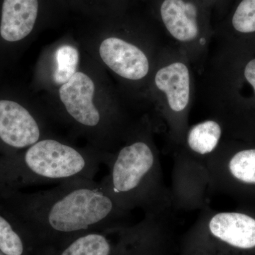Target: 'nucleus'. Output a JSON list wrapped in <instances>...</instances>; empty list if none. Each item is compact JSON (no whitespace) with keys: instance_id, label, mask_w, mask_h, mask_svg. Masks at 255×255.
I'll list each match as a JSON object with an SVG mask.
<instances>
[{"instance_id":"1","label":"nucleus","mask_w":255,"mask_h":255,"mask_svg":"<svg viewBox=\"0 0 255 255\" xmlns=\"http://www.w3.org/2000/svg\"><path fill=\"white\" fill-rule=\"evenodd\" d=\"M0 204L21 224L53 236L80 234L130 214L95 180L61 183L38 192L6 191L0 194Z\"/></svg>"},{"instance_id":"2","label":"nucleus","mask_w":255,"mask_h":255,"mask_svg":"<svg viewBox=\"0 0 255 255\" xmlns=\"http://www.w3.org/2000/svg\"><path fill=\"white\" fill-rule=\"evenodd\" d=\"M105 155L52 138L38 140L21 152L0 155V194L25 186L94 180Z\"/></svg>"},{"instance_id":"3","label":"nucleus","mask_w":255,"mask_h":255,"mask_svg":"<svg viewBox=\"0 0 255 255\" xmlns=\"http://www.w3.org/2000/svg\"><path fill=\"white\" fill-rule=\"evenodd\" d=\"M106 190L126 211L141 209L145 215L167 216L172 206L164 184L158 152L147 138L130 140L107 159Z\"/></svg>"},{"instance_id":"4","label":"nucleus","mask_w":255,"mask_h":255,"mask_svg":"<svg viewBox=\"0 0 255 255\" xmlns=\"http://www.w3.org/2000/svg\"><path fill=\"white\" fill-rule=\"evenodd\" d=\"M196 233L206 241L241 250L255 248V219L240 212H217L206 206L196 223Z\"/></svg>"},{"instance_id":"5","label":"nucleus","mask_w":255,"mask_h":255,"mask_svg":"<svg viewBox=\"0 0 255 255\" xmlns=\"http://www.w3.org/2000/svg\"><path fill=\"white\" fill-rule=\"evenodd\" d=\"M173 182L170 191L172 206L183 210L204 209L209 193L206 160L191 156L184 150L174 159Z\"/></svg>"},{"instance_id":"6","label":"nucleus","mask_w":255,"mask_h":255,"mask_svg":"<svg viewBox=\"0 0 255 255\" xmlns=\"http://www.w3.org/2000/svg\"><path fill=\"white\" fill-rule=\"evenodd\" d=\"M41 139L34 116L16 101L0 99V155L21 152Z\"/></svg>"},{"instance_id":"7","label":"nucleus","mask_w":255,"mask_h":255,"mask_svg":"<svg viewBox=\"0 0 255 255\" xmlns=\"http://www.w3.org/2000/svg\"><path fill=\"white\" fill-rule=\"evenodd\" d=\"M156 87L166 96L170 124L177 142L185 137L184 114L190 100V75L182 62H174L159 69L155 77Z\"/></svg>"},{"instance_id":"8","label":"nucleus","mask_w":255,"mask_h":255,"mask_svg":"<svg viewBox=\"0 0 255 255\" xmlns=\"http://www.w3.org/2000/svg\"><path fill=\"white\" fill-rule=\"evenodd\" d=\"M208 6L203 0H157V16L174 39L189 43L200 33Z\"/></svg>"},{"instance_id":"9","label":"nucleus","mask_w":255,"mask_h":255,"mask_svg":"<svg viewBox=\"0 0 255 255\" xmlns=\"http://www.w3.org/2000/svg\"><path fill=\"white\" fill-rule=\"evenodd\" d=\"M95 91V83L82 72H77L59 90L60 101L69 117L90 131H97L103 126L102 114L93 102Z\"/></svg>"},{"instance_id":"10","label":"nucleus","mask_w":255,"mask_h":255,"mask_svg":"<svg viewBox=\"0 0 255 255\" xmlns=\"http://www.w3.org/2000/svg\"><path fill=\"white\" fill-rule=\"evenodd\" d=\"M209 193L221 183L233 182L255 186V149H244L226 156L216 149L206 160Z\"/></svg>"},{"instance_id":"11","label":"nucleus","mask_w":255,"mask_h":255,"mask_svg":"<svg viewBox=\"0 0 255 255\" xmlns=\"http://www.w3.org/2000/svg\"><path fill=\"white\" fill-rule=\"evenodd\" d=\"M100 54L106 65L122 78L138 80L148 73L150 65L144 52L121 38L110 37L104 40Z\"/></svg>"},{"instance_id":"12","label":"nucleus","mask_w":255,"mask_h":255,"mask_svg":"<svg viewBox=\"0 0 255 255\" xmlns=\"http://www.w3.org/2000/svg\"><path fill=\"white\" fill-rule=\"evenodd\" d=\"M39 11V0H2L0 9V37L16 43L31 33Z\"/></svg>"},{"instance_id":"13","label":"nucleus","mask_w":255,"mask_h":255,"mask_svg":"<svg viewBox=\"0 0 255 255\" xmlns=\"http://www.w3.org/2000/svg\"><path fill=\"white\" fill-rule=\"evenodd\" d=\"M222 133V127L217 121L209 119L196 124L186 132L182 150L207 160L219 147Z\"/></svg>"},{"instance_id":"14","label":"nucleus","mask_w":255,"mask_h":255,"mask_svg":"<svg viewBox=\"0 0 255 255\" xmlns=\"http://www.w3.org/2000/svg\"><path fill=\"white\" fill-rule=\"evenodd\" d=\"M18 220L0 204V252L4 255H23L24 244L16 231Z\"/></svg>"},{"instance_id":"15","label":"nucleus","mask_w":255,"mask_h":255,"mask_svg":"<svg viewBox=\"0 0 255 255\" xmlns=\"http://www.w3.org/2000/svg\"><path fill=\"white\" fill-rule=\"evenodd\" d=\"M112 245L102 233L81 235L70 243L60 255H111Z\"/></svg>"},{"instance_id":"16","label":"nucleus","mask_w":255,"mask_h":255,"mask_svg":"<svg viewBox=\"0 0 255 255\" xmlns=\"http://www.w3.org/2000/svg\"><path fill=\"white\" fill-rule=\"evenodd\" d=\"M56 69L53 80L58 85L66 83L77 73L79 63V53L76 48L69 45L59 47L55 52Z\"/></svg>"},{"instance_id":"17","label":"nucleus","mask_w":255,"mask_h":255,"mask_svg":"<svg viewBox=\"0 0 255 255\" xmlns=\"http://www.w3.org/2000/svg\"><path fill=\"white\" fill-rule=\"evenodd\" d=\"M233 29L241 33L255 32V0H239L231 15Z\"/></svg>"},{"instance_id":"18","label":"nucleus","mask_w":255,"mask_h":255,"mask_svg":"<svg viewBox=\"0 0 255 255\" xmlns=\"http://www.w3.org/2000/svg\"><path fill=\"white\" fill-rule=\"evenodd\" d=\"M244 75L247 81L253 87L255 92V58L247 64L244 70Z\"/></svg>"},{"instance_id":"19","label":"nucleus","mask_w":255,"mask_h":255,"mask_svg":"<svg viewBox=\"0 0 255 255\" xmlns=\"http://www.w3.org/2000/svg\"><path fill=\"white\" fill-rule=\"evenodd\" d=\"M203 1L206 3L207 6H209V5H210V3L213 2V1H215L216 0H203Z\"/></svg>"}]
</instances>
